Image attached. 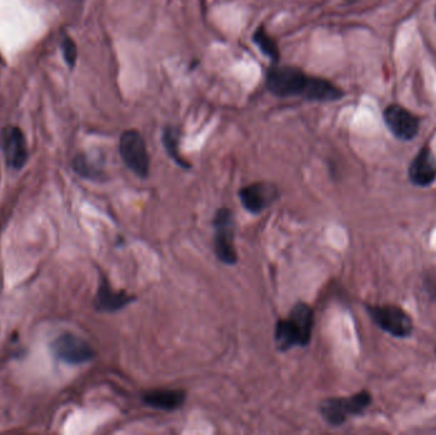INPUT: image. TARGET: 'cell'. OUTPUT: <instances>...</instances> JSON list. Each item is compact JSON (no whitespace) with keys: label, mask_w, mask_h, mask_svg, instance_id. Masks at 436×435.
<instances>
[{"label":"cell","mask_w":436,"mask_h":435,"mask_svg":"<svg viewBox=\"0 0 436 435\" xmlns=\"http://www.w3.org/2000/svg\"><path fill=\"white\" fill-rule=\"evenodd\" d=\"M344 91L331 80L310 75L304 98L310 101L329 103L344 98Z\"/></svg>","instance_id":"14"},{"label":"cell","mask_w":436,"mask_h":435,"mask_svg":"<svg viewBox=\"0 0 436 435\" xmlns=\"http://www.w3.org/2000/svg\"><path fill=\"white\" fill-rule=\"evenodd\" d=\"M135 300V296L129 295L127 291H115L112 290L106 278H101L99 290L95 298V308L99 312L112 313L129 305Z\"/></svg>","instance_id":"11"},{"label":"cell","mask_w":436,"mask_h":435,"mask_svg":"<svg viewBox=\"0 0 436 435\" xmlns=\"http://www.w3.org/2000/svg\"><path fill=\"white\" fill-rule=\"evenodd\" d=\"M3 148L8 165L13 169H21L25 165L28 152L26 146L25 135H22L21 129L16 127L6 129L3 137Z\"/></svg>","instance_id":"12"},{"label":"cell","mask_w":436,"mask_h":435,"mask_svg":"<svg viewBox=\"0 0 436 435\" xmlns=\"http://www.w3.org/2000/svg\"><path fill=\"white\" fill-rule=\"evenodd\" d=\"M63 54L69 67H74L77 61V46L70 37H64L62 43Z\"/></svg>","instance_id":"18"},{"label":"cell","mask_w":436,"mask_h":435,"mask_svg":"<svg viewBox=\"0 0 436 435\" xmlns=\"http://www.w3.org/2000/svg\"><path fill=\"white\" fill-rule=\"evenodd\" d=\"M280 196L278 189L270 183H254L241 188L239 192L243 207L250 214H259L270 207Z\"/></svg>","instance_id":"8"},{"label":"cell","mask_w":436,"mask_h":435,"mask_svg":"<svg viewBox=\"0 0 436 435\" xmlns=\"http://www.w3.org/2000/svg\"><path fill=\"white\" fill-rule=\"evenodd\" d=\"M54 355L68 364H83L92 360L96 351L86 340L72 333H65L56 338L51 345Z\"/></svg>","instance_id":"7"},{"label":"cell","mask_w":436,"mask_h":435,"mask_svg":"<svg viewBox=\"0 0 436 435\" xmlns=\"http://www.w3.org/2000/svg\"><path fill=\"white\" fill-rule=\"evenodd\" d=\"M186 399V393L183 389H167L156 388L149 389L142 394V401L144 404L160 409V410L172 411L181 407Z\"/></svg>","instance_id":"13"},{"label":"cell","mask_w":436,"mask_h":435,"mask_svg":"<svg viewBox=\"0 0 436 435\" xmlns=\"http://www.w3.org/2000/svg\"><path fill=\"white\" fill-rule=\"evenodd\" d=\"M410 180L418 187H429L436 180V159L429 147H424L413 159L408 170Z\"/></svg>","instance_id":"10"},{"label":"cell","mask_w":436,"mask_h":435,"mask_svg":"<svg viewBox=\"0 0 436 435\" xmlns=\"http://www.w3.org/2000/svg\"><path fill=\"white\" fill-rule=\"evenodd\" d=\"M119 152L125 166L142 179L149 175V156L141 133L134 129L123 132L119 142Z\"/></svg>","instance_id":"3"},{"label":"cell","mask_w":436,"mask_h":435,"mask_svg":"<svg viewBox=\"0 0 436 435\" xmlns=\"http://www.w3.org/2000/svg\"><path fill=\"white\" fill-rule=\"evenodd\" d=\"M179 140H180V133L179 129L174 125H166L162 133V143L165 146L167 154L171 157L179 166L184 167V169H191V164L188 161H185L181 154L179 152Z\"/></svg>","instance_id":"15"},{"label":"cell","mask_w":436,"mask_h":435,"mask_svg":"<svg viewBox=\"0 0 436 435\" xmlns=\"http://www.w3.org/2000/svg\"><path fill=\"white\" fill-rule=\"evenodd\" d=\"M310 75H307L300 68L291 65H273L267 70L265 83L270 93L280 98L302 96L307 91Z\"/></svg>","instance_id":"2"},{"label":"cell","mask_w":436,"mask_h":435,"mask_svg":"<svg viewBox=\"0 0 436 435\" xmlns=\"http://www.w3.org/2000/svg\"><path fill=\"white\" fill-rule=\"evenodd\" d=\"M73 167L75 172L80 174L82 178L91 179V180H101L105 178L104 172L87 159L85 154H80L74 159Z\"/></svg>","instance_id":"17"},{"label":"cell","mask_w":436,"mask_h":435,"mask_svg":"<svg viewBox=\"0 0 436 435\" xmlns=\"http://www.w3.org/2000/svg\"><path fill=\"white\" fill-rule=\"evenodd\" d=\"M252 41L258 46L260 51L268 56L273 63H278L280 61V49L277 46L276 41L265 31V26H259L258 28L252 35Z\"/></svg>","instance_id":"16"},{"label":"cell","mask_w":436,"mask_h":435,"mask_svg":"<svg viewBox=\"0 0 436 435\" xmlns=\"http://www.w3.org/2000/svg\"><path fill=\"white\" fill-rule=\"evenodd\" d=\"M370 317L375 325H379L383 331L390 333L395 337H407L412 332L411 317L400 307L383 305V307H368Z\"/></svg>","instance_id":"6"},{"label":"cell","mask_w":436,"mask_h":435,"mask_svg":"<svg viewBox=\"0 0 436 435\" xmlns=\"http://www.w3.org/2000/svg\"><path fill=\"white\" fill-rule=\"evenodd\" d=\"M384 122L389 130L402 141H411L418 132V120L400 105H390L384 110Z\"/></svg>","instance_id":"9"},{"label":"cell","mask_w":436,"mask_h":435,"mask_svg":"<svg viewBox=\"0 0 436 435\" xmlns=\"http://www.w3.org/2000/svg\"><path fill=\"white\" fill-rule=\"evenodd\" d=\"M215 253L222 263L233 264L238 262V254L234 246L235 220L233 211L228 209H217L215 219Z\"/></svg>","instance_id":"5"},{"label":"cell","mask_w":436,"mask_h":435,"mask_svg":"<svg viewBox=\"0 0 436 435\" xmlns=\"http://www.w3.org/2000/svg\"><path fill=\"white\" fill-rule=\"evenodd\" d=\"M313 325V309L305 303H297L287 318L277 322L275 330L277 347L286 352L295 346H307L312 340Z\"/></svg>","instance_id":"1"},{"label":"cell","mask_w":436,"mask_h":435,"mask_svg":"<svg viewBox=\"0 0 436 435\" xmlns=\"http://www.w3.org/2000/svg\"><path fill=\"white\" fill-rule=\"evenodd\" d=\"M371 396L368 391L358 392L347 399H326L320 404V414L326 423L338 426L342 425L349 416L363 414L369 407Z\"/></svg>","instance_id":"4"}]
</instances>
